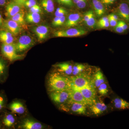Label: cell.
I'll use <instances>...</instances> for the list:
<instances>
[{
  "instance_id": "1",
  "label": "cell",
  "mask_w": 129,
  "mask_h": 129,
  "mask_svg": "<svg viewBox=\"0 0 129 129\" xmlns=\"http://www.w3.org/2000/svg\"><path fill=\"white\" fill-rule=\"evenodd\" d=\"M70 81L68 76L59 72H53L49 75L47 80V88L49 92L70 89Z\"/></svg>"
},
{
  "instance_id": "2",
  "label": "cell",
  "mask_w": 129,
  "mask_h": 129,
  "mask_svg": "<svg viewBox=\"0 0 129 129\" xmlns=\"http://www.w3.org/2000/svg\"><path fill=\"white\" fill-rule=\"evenodd\" d=\"M70 81V89H81L86 88H95L92 78L85 73L74 76H68Z\"/></svg>"
},
{
  "instance_id": "3",
  "label": "cell",
  "mask_w": 129,
  "mask_h": 129,
  "mask_svg": "<svg viewBox=\"0 0 129 129\" xmlns=\"http://www.w3.org/2000/svg\"><path fill=\"white\" fill-rule=\"evenodd\" d=\"M61 106L62 109L66 112H71L78 115H86L88 113L87 108L88 106L69 100Z\"/></svg>"
},
{
  "instance_id": "4",
  "label": "cell",
  "mask_w": 129,
  "mask_h": 129,
  "mask_svg": "<svg viewBox=\"0 0 129 129\" xmlns=\"http://www.w3.org/2000/svg\"><path fill=\"white\" fill-rule=\"evenodd\" d=\"M1 52L3 56L10 62L20 60L22 56L17 52L14 44H2L1 47Z\"/></svg>"
},
{
  "instance_id": "5",
  "label": "cell",
  "mask_w": 129,
  "mask_h": 129,
  "mask_svg": "<svg viewBox=\"0 0 129 129\" xmlns=\"http://www.w3.org/2000/svg\"><path fill=\"white\" fill-rule=\"evenodd\" d=\"M35 44V40L33 37L28 35H24L20 36L14 45L17 52L19 53L27 50Z\"/></svg>"
},
{
  "instance_id": "6",
  "label": "cell",
  "mask_w": 129,
  "mask_h": 129,
  "mask_svg": "<svg viewBox=\"0 0 129 129\" xmlns=\"http://www.w3.org/2000/svg\"><path fill=\"white\" fill-rule=\"evenodd\" d=\"M51 100L57 105H63L69 100L70 89L64 90L56 91L49 92Z\"/></svg>"
},
{
  "instance_id": "7",
  "label": "cell",
  "mask_w": 129,
  "mask_h": 129,
  "mask_svg": "<svg viewBox=\"0 0 129 129\" xmlns=\"http://www.w3.org/2000/svg\"><path fill=\"white\" fill-rule=\"evenodd\" d=\"M87 32L83 29L71 28L65 30H57L54 32L53 36L56 37H75L84 35Z\"/></svg>"
},
{
  "instance_id": "8",
  "label": "cell",
  "mask_w": 129,
  "mask_h": 129,
  "mask_svg": "<svg viewBox=\"0 0 129 129\" xmlns=\"http://www.w3.org/2000/svg\"><path fill=\"white\" fill-rule=\"evenodd\" d=\"M6 109L1 112V122L2 128L11 129L14 128L16 123V118L12 112L6 111Z\"/></svg>"
},
{
  "instance_id": "9",
  "label": "cell",
  "mask_w": 129,
  "mask_h": 129,
  "mask_svg": "<svg viewBox=\"0 0 129 129\" xmlns=\"http://www.w3.org/2000/svg\"><path fill=\"white\" fill-rule=\"evenodd\" d=\"M45 127L40 122L29 118L24 119L18 126L19 128L23 129H42Z\"/></svg>"
},
{
  "instance_id": "10",
  "label": "cell",
  "mask_w": 129,
  "mask_h": 129,
  "mask_svg": "<svg viewBox=\"0 0 129 129\" xmlns=\"http://www.w3.org/2000/svg\"><path fill=\"white\" fill-rule=\"evenodd\" d=\"M90 112L93 115L99 116L105 112L107 109V106L101 100H96L92 104L88 106Z\"/></svg>"
},
{
  "instance_id": "11",
  "label": "cell",
  "mask_w": 129,
  "mask_h": 129,
  "mask_svg": "<svg viewBox=\"0 0 129 129\" xmlns=\"http://www.w3.org/2000/svg\"><path fill=\"white\" fill-rule=\"evenodd\" d=\"M2 25L5 29L11 32L14 36L20 34L22 29V28L18 23L11 18L3 21Z\"/></svg>"
},
{
  "instance_id": "12",
  "label": "cell",
  "mask_w": 129,
  "mask_h": 129,
  "mask_svg": "<svg viewBox=\"0 0 129 129\" xmlns=\"http://www.w3.org/2000/svg\"><path fill=\"white\" fill-rule=\"evenodd\" d=\"M32 31L37 37L39 41H44L48 37L49 33V27L46 25H41L32 28Z\"/></svg>"
},
{
  "instance_id": "13",
  "label": "cell",
  "mask_w": 129,
  "mask_h": 129,
  "mask_svg": "<svg viewBox=\"0 0 129 129\" xmlns=\"http://www.w3.org/2000/svg\"><path fill=\"white\" fill-rule=\"evenodd\" d=\"M69 100L72 101L79 103L89 106L91 105L82 93L79 90L70 89V96Z\"/></svg>"
},
{
  "instance_id": "14",
  "label": "cell",
  "mask_w": 129,
  "mask_h": 129,
  "mask_svg": "<svg viewBox=\"0 0 129 129\" xmlns=\"http://www.w3.org/2000/svg\"><path fill=\"white\" fill-rule=\"evenodd\" d=\"M7 108L13 113L22 114L25 112V106L22 103L18 101H14L7 105Z\"/></svg>"
},
{
  "instance_id": "15",
  "label": "cell",
  "mask_w": 129,
  "mask_h": 129,
  "mask_svg": "<svg viewBox=\"0 0 129 129\" xmlns=\"http://www.w3.org/2000/svg\"><path fill=\"white\" fill-rule=\"evenodd\" d=\"M73 66L69 62H62L55 64L54 67L58 70V72L64 76H72L73 70Z\"/></svg>"
},
{
  "instance_id": "16",
  "label": "cell",
  "mask_w": 129,
  "mask_h": 129,
  "mask_svg": "<svg viewBox=\"0 0 129 129\" xmlns=\"http://www.w3.org/2000/svg\"><path fill=\"white\" fill-rule=\"evenodd\" d=\"M21 6L15 1L8 3L6 7L5 15L9 18L15 16L21 10Z\"/></svg>"
},
{
  "instance_id": "17",
  "label": "cell",
  "mask_w": 129,
  "mask_h": 129,
  "mask_svg": "<svg viewBox=\"0 0 129 129\" xmlns=\"http://www.w3.org/2000/svg\"><path fill=\"white\" fill-rule=\"evenodd\" d=\"M82 19V16L79 13H73L69 14L64 23L67 27L76 26Z\"/></svg>"
},
{
  "instance_id": "18",
  "label": "cell",
  "mask_w": 129,
  "mask_h": 129,
  "mask_svg": "<svg viewBox=\"0 0 129 129\" xmlns=\"http://www.w3.org/2000/svg\"><path fill=\"white\" fill-rule=\"evenodd\" d=\"M114 108L118 110L129 109V102L119 96L113 98L112 101Z\"/></svg>"
},
{
  "instance_id": "19",
  "label": "cell",
  "mask_w": 129,
  "mask_h": 129,
  "mask_svg": "<svg viewBox=\"0 0 129 129\" xmlns=\"http://www.w3.org/2000/svg\"><path fill=\"white\" fill-rule=\"evenodd\" d=\"M76 90H79L81 92L84 96L90 103L91 105L96 100L95 88H86Z\"/></svg>"
},
{
  "instance_id": "20",
  "label": "cell",
  "mask_w": 129,
  "mask_h": 129,
  "mask_svg": "<svg viewBox=\"0 0 129 129\" xmlns=\"http://www.w3.org/2000/svg\"><path fill=\"white\" fill-rule=\"evenodd\" d=\"M13 36L12 33L7 29L0 30V41L2 44H14V38Z\"/></svg>"
},
{
  "instance_id": "21",
  "label": "cell",
  "mask_w": 129,
  "mask_h": 129,
  "mask_svg": "<svg viewBox=\"0 0 129 129\" xmlns=\"http://www.w3.org/2000/svg\"><path fill=\"white\" fill-rule=\"evenodd\" d=\"M118 16L128 22H129V7L127 3H122L117 9Z\"/></svg>"
},
{
  "instance_id": "22",
  "label": "cell",
  "mask_w": 129,
  "mask_h": 129,
  "mask_svg": "<svg viewBox=\"0 0 129 129\" xmlns=\"http://www.w3.org/2000/svg\"><path fill=\"white\" fill-rule=\"evenodd\" d=\"M8 76V67L6 61L0 57V83L5 82Z\"/></svg>"
},
{
  "instance_id": "23",
  "label": "cell",
  "mask_w": 129,
  "mask_h": 129,
  "mask_svg": "<svg viewBox=\"0 0 129 129\" xmlns=\"http://www.w3.org/2000/svg\"><path fill=\"white\" fill-rule=\"evenodd\" d=\"M93 83L95 88H98L103 83L106 82L104 75L101 70H98L92 78Z\"/></svg>"
},
{
  "instance_id": "24",
  "label": "cell",
  "mask_w": 129,
  "mask_h": 129,
  "mask_svg": "<svg viewBox=\"0 0 129 129\" xmlns=\"http://www.w3.org/2000/svg\"><path fill=\"white\" fill-rule=\"evenodd\" d=\"M25 19L27 23L36 24L40 22L41 18L40 13L29 12L26 14Z\"/></svg>"
},
{
  "instance_id": "25",
  "label": "cell",
  "mask_w": 129,
  "mask_h": 129,
  "mask_svg": "<svg viewBox=\"0 0 129 129\" xmlns=\"http://www.w3.org/2000/svg\"><path fill=\"white\" fill-rule=\"evenodd\" d=\"M92 5L95 13L98 17H101L105 13L104 5L99 0H92Z\"/></svg>"
},
{
  "instance_id": "26",
  "label": "cell",
  "mask_w": 129,
  "mask_h": 129,
  "mask_svg": "<svg viewBox=\"0 0 129 129\" xmlns=\"http://www.w3.org/2000/svg\"><path fill=\"white\" fill-rule=\"evenodd\" d=\"M25 13L23 10H21L15 16L10 18L18 24L22 28H26L25 17Z\"/></svg>"
},
{
  "instance_id": "27",
  "label": "cell",
  "mask_w": 129,
  "mask_h": 129,
  "mask_svg": "<svg viewBox=\"0 0 129 129\" xmlns=\"http://www.w3.org/2000/svg\"><path fill=\"white\" fill-rule=\"evenodd\" d=\"M41 5L45 11L48 13H52L55 9L53 0H41Z\"/></svg>"
},
{
  "instance_id": "28",
  "label": "cell",
  "mask_w": 129,
  "mask_h": 129,
  "mask_svg": "<svg viewBox=\"0 0 129 129\" xmlns=\"http://www.w3.org/2000/svg\"><path fill=\"white\" fill-rule=\"evenodd\" d=\"M86 69V67L83 64L77 63L73 66V70L72 76H76L83 73Z\"/></svg>"
},
{
  "instance_id": "29",
  "label": "cell",
  "mask_w": 129,
  "mask_h": 129,
  "mask_svg": "<svg viewBox=\"0 0 129 129\" xmlns=\"http://www.w3.org/2000/svg\"><path fill=\"white\" fill-rule=\"evenodd\" d=\"M7 98L5 93L2 91L0 92V112L7 108Z\"/></svg>"
},
{
  "instance_id": "30",
  "label": "cell",
  "mask_w": 129,
  "mask_h": 129,
  "mask_svg": "<svg viewBox=\"0 0 129 129\" xmlns=\"http://www.w3.org/2000/svg\"><path fill=\"white\" fill-rule=\"evenodd\" d=\"M97 89L98 93L102 96L106 95L108 94V86L106 82L101 84Z\"/></svg>"
},
{
  "instance_id": "31",
  "label": "cell",
  "mask_w": 129,
  "mask_h": 129,
  "mask_svg": "<svg viewBox=\"0 0 129 129\" xmlns=\"http://www.w3.org/2000/svg\"><path fill=\"white\" fill-rule=\"evenodd\" d=\"M67 10L64 8L60 7L56 9L55 12V16L61 17L62 16H65L68 14Z\"/></svg>"
},
{
  "instance_id": "32",
  "label": "cell",
  "mask_w": 129,
  "mask_h": 129,
  "mask_svg": "<svg viewBox=\"0 0 129 129\" xmlns=\"http://www.w3.org/2000/svg\"><path fill=\"white\" fill-rule=\"evenodd\" d=\"M85 23L89 27L93 28L94 27L96 23V21L94 13H92L90 18Z\"/></svg>"
},
{
  "instance_id": "33",
  "label": "cell",
  "mask_w": 129,
  "mask_h": 129,
  "mask_svg": "<svg viewBox=\"0 0 129 129\" xmlns=\"http://www.w3.org/2000/svg\"><path fill=\"white\" fill-rule=\"evenodd\" d=\"M57 1L60 5H64L69 7H72L73 6V0H57Z\"/></svg>"
},
{
  "instance_id": "34",
  "label": "cell",
  "mask_w": 129,
  "mask_h": 129,
  "mask_svg": "<svg viewBox=\"0 0 129 129\" xmlns=\"http://www.w3.org/2000/svg\"><path fill=\"white\" fill-rule=\"evenodd\" d=\"M42 12V9L41 7L37 4L29 9V12L30 13H41Z\"/></svg>"
},
{
  "instance_id": "35",
  "label": "cell",
  "mask_w": 129,
  "mask_h": 129,
  "mask_svg": "<svg viewBox=\"0 0 129 129\" xmlns=\"http://www.w3.org/2000/svg\"><path fill=\"white\" fill-rule=\"evenodd\" d=\"M36 5H37V3L36 0H27L24 3V6L29 9Z\"/></svg>"
},
{
  "instance_id": "36",
  "label": "cell",
  "mask_w": 129,
  "mask_h": 129,
  "mask_svg": "<svg viewBox=\"0 0 129 129\" xmlns=\"http://www.w3.org/2000/svg\"><path fill=\"white\" fill-rule=\"evenodd\" d=\"M87 3V0H80L76 5L77 7L79 9H83L86 7Z\"/></svg>"
},
{
  "instance_id": "37",
  "label": "cell",
  "mask_w": 129,
  "mask_h": 129,
  "mask_svg": "<svg viewBox=\"0 0 129 129\" xmlns=\"http://www.w3.org/2000/svg\"><path fill=\"white\" fill-rule=\"evenodd\" d=\"M66 20V17L65 16H62L59 18V20L57 21L56 23L55 24L54 27H57V26H61L63 25L65 23Z\"/></svg>"
},
{
  "instance_id": "38",
  "label": "cell",
  "mask_w": 129,
  "mask_h": 129,
  "mask_svg": "<svg viewBox=\"0 0 129 129\" xmlns=\"http://www.w3.org/2000/svg\"><path fill=\"white\" fill-rule=\"evenodd\" d=\"M93 13H94V12L92 10H89L86 13L84 17V21L85 22L88 21Z\"/></svg>"
},
{
  "instance_id": "39",
  "label": "cell",
  "mask_w": 129,
  "mask_h": 129,
  "mask_svg": "<svg viewBox=\"0 0 129 129\" xmlns=\"http://www.w3.org/2000/svg\"><path fill=\"white\" fill-rule=\"evenodd\" d=\"M116 0H99L100 2L105 6H109L112 5Z\"/></svg>"
},
{
  "instance_id": "40",
  "label": "cell",
  "mask_w": 129,
  "mask_h": 129,
  "mask_svg": "<svg viewBox=\"0 0 129 129\" xmlns=\"http://www.w3.org/2000/svg\"><path fill=\"white\" fill-rule=\"evenodd\" d=\"M108 17L110 26L111 27H115L117 24L118 21L113 19L109 16H108Z\"/></svg>"
},
{
  "instance_id": "41",
  "label": "cell",
  "mask_w": 129,
  "mask_h": 129,
  "mask_svg": "<svg viewBox=\"0 0 129 129\" xmlns=\"http://www.w3.org/2000/svg\"><path fill=\"white\" fill-rule=\"evenodd\" d=\"M114 29L115 32L118 33H122L124 31L123 27L118 23L115 26Z\"/></svg>"
},
{
  "instance_id": "42",
  "label": "cell",
  "mask_w": 129,
  "mask_h": 129,
  "mask_svg": "<svg viewBox=\"0 0 129 129\" xmlns=\"http://www.w3.org/2000/svg\"><path fill=\"white\" fill-rule=\"evenodd\" d=\"M99 27L101 28H108L110 25L109 21L105 22L102 23L98 24Z\"/></svg>"
},
{
  "instance_id": "43",
  "label": "cell",
  "mask_w": 129,
  "mask_h": 129,
  "mask_svg": "<svg viewBox=\"0 0 129 129\" xmlns=\"http://www.w3.org/2000/svg\"><path fill=\"white\" fill-rule=\"evenodd\" d=\"M118 23L120 24L122 26L124 30H127V28H128V25L124 21H119L118 22Z\"/></svg>"
},
{
  "instance_id": "44",
  "label": "cell",
  "mask_w": 129,
  "mask_h": 129,
  "mask_svg": "<svg viewBox=\"0 0 129 129\" xmlns=\"http://www.w3.org/2000/svg\"><path fill=\"white\" fill-rule=\"evenodd\" d=\"M109 18L108 17H104L101 18L98 21V24L102 23L105 22H108Z\"/></svg>"
},
{
  "instance_id": "45",
  "label": "cell",
  "mask_w": 129,
  "mask_h": 129,
  "mask_svg": "<svg viewBox=\"0 0 129 129\" xmlns=\"http://www.w3.org/2000/svg\"><path fill=\"white\" fill-rule=\"evenodd\" d=\"M26 1L27 0H15L14 1L22 6H24V4Z\"/></svg>"
},
{
  "instance_id": "46",
  "label": "cell",
  "mask_w": 129,
  "mask_h": 129,
  "mask_svg": "<svg viewBox=\"0 0 129 129\" xmlns=\"http://www.w3.org/2000/svg\"><path fill=\"white\" fill-rule=\"evenodd\" d=\"M60 18V17H59L55 16V17L53 18V21H52V25H53V26H55V24L57 22V21L59 20Z\"/></svg>"
},
{
  "instance_id": "47",
  "label": "cell",
  "mask_w": 129,
  "mask_h": 129,
  "mask_svg": "<svg viewBox=\"0 0 129 129\" xmlns=\"http://www.w3.org/2000/svg\"><path fill=\"white\" fill-rule=\"evenodd\" d=\"M108 16L111 17V18H112L113 19H115V20H116V21H118V16H117V15H116V14L112 13V14L109 15Z\"/></svg>"
},
{
  "instance_id": "48",
  "label": "cell",
  "mask_w": 129,
  "mask_h": 129,
  "mask_svg": "<svg viewBox=\"0 0 129 129\" xmlns=\"http://www.w3.org/2000/svg\"><path fill=\"white\" fill-rule=\"evenodd\" d=\"M6 0H0V6H4L6 4Z\"/></svg>"
},
{
  "instance_id": "49",
  "label": "cell",
  "mask_w": 129,
  "mask_h": 129,
  "mask_svg": "<svg viewBox=\"0 0 129 129\" xmlns=\"http://www.w3.org/2000/svg\"><path fill=\"white\" fill-rule=\"evenodd\" d=\"M3 22V18L1 14L0 13V26H1L2 25Z\"/></svg>"
},
{
  "instance_id": "50",
  "label": "cell",
  "mask_w": 129,
  "mask_h": 129,
  "mask_svg": "<svg viewBox=\"0 0 129 129\" xmlns=\"http://www.w3.org/2000/svg\"><path fill=\"white\" fill-rule=\"evenodd\" d=\"M79 1L80 0H73V2L74 4L76 5Z\"/></svg>"
},
{
  "instance_id": "51",
  "label": "cell",
  "mask_w": 129,
  "mask_h": 129,
  "mask_svg": "<svg viewBox=\"0 0 129 129\" xmlns=\"http://www.w3.org/2000/svg\"><path fill=\"white\" fill-rule=\"evenodd\" d=\"M3 128L1 122V117H0V129Z\"/></svg>"
},
{
  "instance_id": "52",
  "label": "cell",
  "mask_w": 129,
  "mask_h": 129,
  "mask_svg": "<svg viewBox=\"0 0 129 129\" xmlns=\"http://www.w3.org/2000/svg\"><path fill=\"white\" fill-rule=\"evenodd\" d=\"M127 1H128V2L129 3V0H127Z\"/></svg>"
}]
</instances>
